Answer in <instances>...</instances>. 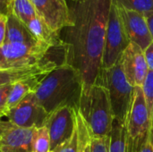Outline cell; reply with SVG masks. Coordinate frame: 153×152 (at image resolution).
<instances>
[{
  "mask_svg": "<svg viewBox=\"0 0 153 152\" xmlns=\"http://www.w3.org/2000/svg\"><path fill=\"white\" fill-rule=\"evenodd\" d=\"M90 144H91V142H90ZM90 144H88L82 152H91V146H90Z\"/></svg>",
  "mask_w": 153,
  "mask_h": 152,
  "instance_id": "4dcf8cb0",
  "label": "cell"
},
{
  "mask_svg": "<svg viewBox=\"0 0 153 152\" xmlns=\"http://www.w3.org/2000/svg\"><path fill=\"white\" fill-rule=\"evenodd\" d=\"M99 85L108 90L115 120L125 124L133 103L134 87L126 78L120 60L112 67L103 69Z\"/></svg>",
  "mask_w": 153,
  "mask_h": 152,
  "instance_id": "277c9868",
  "label": "cell"
},
{
  "mask_svg": "<svg viewBox=\"0 0 153 152\" xmlns=\"http://www.w3.org/2000/svg\"><path fill=\"white\" fill-rule=\"evenodd\" d=\"M8 13L16 17L26 26L31 19L39 15L30 0H11Z\"/></svg>",
  "mask_w": 153,
  "mask_h": 152,
  "instance_id": "ac0fdd59",
  "label": "cell"
},
{
  "mask_svg": "<svg viewBox=\"0 0 153 152\" xmlns=\"http://www.w3.org/2000/svg\"><path fill=\"white\" fill-rule=\"evenodd\" d=\"M35 128H23L5 121L0 140V152H32Z\"/></svg>",
  "mask_w": 153,
  "mask_h": 152,
  "instance_id": "4fadbf2b",
  "label": "cell"
},
{
  "mask_svg": "<svg viewBox=\"0 0 153 152\" xmlns=\"http://www.w3.org/2000/svg\"><path fill=\"white\" fill-rule=\"evenodd\" d=\"M10 1L11 0H0V13L7 15Z\"/></svg>",
  "mask_w": 153,
  "mask_h": 152,
  "instance_id": "83f0119b",
  "label": "cell"
},
{
  "mask_svg": "<svg viewBox=\"0 0 153 152\" xmlns=\"http://www.w3.org/2000/svg\"><path fill=\"white\" fill-rule=\"evenodd\" d=\"M142 89L151 123L150 140L153 142V71L149 70L148 75L142 86Z\"/></svg>",
  "mask_w": 153,
  "mask_h": 152,
  "instance_id": "ffe728a7",
  "label": "cell"
},
{
  "mask_svg": "<svg viewBox=\"0 0 153 152\" xmlns=\"http://www.w3.org/2000/svg\"><path fill=\"white\" fill-rule=\"evenodd\" d=\"M4 125H5V121H0V140H1L2 133L4 129Z\"/></svg>",
  "mask_w": 153,
  "mask_h": 152,
  "instance_id": "f546056e",
  "label": "cell"
},
{
  "mask_svg": "<svg viewBox=\"0 0 153 152\" xmlns=\"http://www.w3.org/2000/svg\"><path fill=\"white\" fill-rule=\"evenodd\" d=\"M51 142V151L60 144L68 141L76 128V109L63 106L50 114L45 123Z\"/></svg>",
  "mask_w": 153,
  "mask_h": 152,
  "instance_id": "ba28073f",
  "label": "cell"
},
{
  "mask_svg": "<svg viewBox=\"0 0 153 152\" xmlns=\"http://www.w3.org/2000/svg\"><path fill=\"white\" fill-rule=\"evenodd\" d=\"M140 152H153V142L150 139L143 144Z\"/></svg>",
  "mask_w": 153,
  "mask_h": 152,
  "instance_id": "f1b7e54d",
  "label": "cell"
},
{
  "mask_svg": "<svg viewBox=\"0 0 153 152\" xmlns=\"http://www.w3.org/2000/svg\"><path fill=\"white\" fill-rule=\"evenodd\" d=\"M57 47L39 41L34 44L4 43L0 47V70L22 68L38 65L46 60L48 55Z\"/></svg>",
  "mask_w": 153,
  "mask_h": 152,
  "instance_id": "5b68a950",
  "label": "cell"
},
{
  "mask_svg": "<svg viewBox=\"0 0 153 152\" xmlns=\"http://www.w3.org/2000/svg\"><path fill=\"white\" fill-rule=\"evenodd\" d=\"M44 77L45 76H38L13 84L5 106V116L7 113L17 106L27 95L35 91L37 86Z\"/></svg>",
  "mask_w": 153,
  "mask_h": 152,
  "instance_id": "e0dca14e",
  "label": "cell"
},
{
  "mask_svg": "<svg viewBox=\"0 0 153 152\" xmlns=\"http://www.w3.org/2000/svg\"><path fill=\"white\" fill-rule=\"evenodd\" d=\"M120 63L128 82L134 87H142L149 73L144 51L137 44L130 42Z\"/></svg>",
  "mask_w": 153,
  "mask_h": 152,
  "instance_id": "30bf717a",
  "label": "cell"
},
{
  "mask_svg": "<svg viewBox=\"0 0 153 152\" xmlns=\"http://www.w3.org/2000/svg\"><path fill=\"white\" fill-rule=\"evenodd\" d=\"M144 16H145L146 21H147L148 27H149V30H150V33H151V36H152V39L153 41V11L152 12H150V13H145Z\"/></svg>",
  "mask_w": 153,
  "mask_h": 152,
  "instance_id": "4316f807",
  "label": "cell"
},
{
  "mask_svg": "<svg viewBox=\"0 0 153 152\" xmlns=\"http://www.w3.org/2000/svg\"><path fill=\"white\" fill-rule=\"evenodd\" d=\"M38 41L30 32L28 27L18 20L13 15L7 14L6 34L4 43H21V44H34Z\"/></svg>",
  "mask_w": 153,
  "mask_h": 152,
  "instance_id": "9a60e30c",
  "label": "cell"
},
{
  "mask_svg": "<svg viewBox=\"0 0 153 152\" xmlns=\"http://www.w3.org/2000/svg\"><path fill=\"white\" fill-rule=\"evenodd\" d=\"M6 22H7V15L0 13V47L4 44L5 41Z\"/></svg>",
  "mask_w": 153,
  "mask_h": 152,
  "instance_id": "d4e9b609",
  "label": "cell"
},
{
  "mask_svg": "<svg viewBox=\"0 0 153 152\" xmlns=\"http://www.w3.org/2000/svg\"><path fill=\"white\" fill-rule=\"evenodd\" d=\"M72 1H74V0H72Z\"/></svg>",
  "mask_w": 153,
  "mask_h": 152,
  "instance_id": "836d02e7",
  "label": "cell"
},
{
  "mask_svg": "<svg viewBox=\"0 0 153 152\" xmlns=\"http://www.w3.org/2000/svg\"><path fill=\"white\" fill-rule=\"evenodd\" d=\"M130 42L119 13L117 4L116 0H111L105 36L102 68L108 69L115 65L121 59Z\"/></svg>",
  "mask_w": 153,
  "mask_h": 152,
  "instance_id": "52a82bcc",
  "label": "cell"
},
{
  "mask_svg": "<svg viewBox=\"0 0 153 152\" xmlns=\"http://www.w3.org/2000/svg\"><path fill=\"white\" fill-rule=\"evenodd\" d=\"M109 136L103 138H91V152H108L109 149Z\"/></svg>",
  "mask_w": 153,
  "mask_h": 152,
  "instance_id": "603a6c76",
  "label": "cell"
},
{
  "mask_svg": "<svg viewBox=\"0 0 153 152\" xmlns=\"http://www.w3.org/2000/svg\"><path fill=\"white\" fill-rule=\"evenodd\" d=\"M82 92V83L78 72L65 63L42 79L34 95L39 104L50 114L63 106L79 110Z\"/></svg>",
  "mask_w": 153,
  "mask_h": 152,
  "instance_id": "7a4b0ae2",
  "label": "cell"
},
{
  "mask_svg": "<svg viewBox=\"0 0 153 152\" xmlns=\"http://www.w3.org/2000/svg\"><path fill=\"white\" fill-rule=\"evenodd\" d=\"M4 116H5V115H4L3 112H1V111H0V121H2L1 119H2L3 117H4Z\"/></svg>",
  "mask_w": 153,
  "mask_h": 152,
  "instance_id": "1f68e13d",
  "label": "cell"
},
{
  "mask_svg": "<svg viewBox=\"0 0 153 152\" xmlns=\"http://www.w3.org/2000/svg\"><path fill=\"white\" fill-rule=\"evenodd\" d=\"M126 125L127 152H140L151 133V123L142 87H134V99Z\"/></svg>",
  "mask_w": 153,
  "mask_h": 152,
  "instance_id": "8992f818",
  "label": "cell"
},
{
  "mask_svg": "<svg viewBox=\"0 0 153 152\" xmlns=\"http://www.w3.org/2000/svg\"><path fill=\"white\" fill-rule=\"evenodd\" d=\"M13 85H6L0 87V111L5 115V106L9 93L11 91Z\"/></svg>",
  "mask_w": 153,
  "mask_h": 152,
  "instance_id": "cb8c5ba5",
  "label": "cell"
},
{
  "mask_svg": "<svg viewBox=\"0 0 153 152\" xmlns=\"http://www.w3.org/2000/svg\"><path fill=\"white\" fill-rule=\"evenodd\" d=\"M117 6L129 40L137 44L144 51L153 42L144 14L127 10L118 4Z\"/></svg>",
  "mask_w": 153,
  "mask_h": 152,
  "instance_id": "8fae6325",
  "label": "cell"
},
{
  "mask_svg": "<svg viewBox=\"0 0 153 152\" xmlns=\"http://www.w3.org/2000/svg\"><path fill=\"white\" fill-rule=\"evenodd\" d=\"M144 55L148 64L149 70L153 71V42L144 50Z\"/></svg>",
  "mask_w": 153,
  "mask_h": 152,
  "instance_id": "484cf974",
  "label": "cell"
},
{
  "mask_svg": "<svg viewBox=\"0 0 153 152\" xmlns=\"http://www.w3.org/2000/svg\"><path fill=\"white\" fill-rule=\"evenodd\" d=\"M108 136L110 138L108 152H127L126 123H119L115 120Z\"/></svg>",
  "mask_w": 153,
  "mask_h": 152,
  "instance_id": "d6986e66",
  "label": "cell"
},
{
  "mask_svg": "<svg viewBox=\"0 0 153 152\" xmlns=\"http://www.w3.org/2000/svg\"><path fill=\"white\" fill-rule=\"evenodd\" d=\"M66 62L60 59L47 58L43 62L28 67L0 70V87L13 85L16 82L38 76H47L59 65Z\"/></svg>",
  "mask_w": 153,
  "mask_h": 152,
  "instance_id": "7c38bea8",
  "label": "cell"
},
{
  "mask_svg": "<svg viewBox=\"0 0 153 152\" xmlns=\"http://www.w3.org/2000/svg\"><path fill=\"white\" fill-rule=\"evenodd\" d=\"M116 2L127 10L143 14L153 11V0H116Z\"/></svg>",
  "mask_w": 153,
  "mask_h": 152,
  "instance_id": "7402d4cb",
  "label": "cell"
},
{
  "mask_svg": "<svg viewBox=\"0 0 153 152\" xmlns=\"http://www.w3.org/2000/svg\"><path fill=\"white\" fill-rule=\"evenodd\" d=\"M61 1H62V3H63L64 4L67 5V2H66V0H61Z\"/></svg>",
  "mask_w": 153,
  "mask_h": 152,
  "instance_id": "d6a6232c",
  "label": "cell"
},
{
  "mask_svg": "<svg viewBox=\"0 0 153 152\" xmlns=\"http://www.w3.org/2000/svg\"><path fill=\"white\" fill-rule=\"evenodd\" d=\"M38 14L46 22L52 30L56 33L68 24V4L65 5L61 0H30Z\"/></svg>",
  "mask_w": 153,
  "mask_h": 152,
  "instance_id": "5bb4252c",
  "label": "cell"
},
{
  "mask_svg": "<svg viewBox=\"0 0 153 152\" xmlns=\"http://www.w3.org/2000/svg\"><path fill=\"white\" fill-rule=\"evenodd\" d=\"M27 27L37 41L44 42L53 47H57L64 44L60 38V34L52 30L39 15H37L31 19L27 24Z\"/></svg>",
  "mask_w": 153,
  "mask_h": 152,
  "instance_id": "2e32d148",
  "label": "cell"
},
{
  "mask_svg": "<svg viewBox=\"0 0 153 152\" xmlns=\"http://www.w3.org/2000/svg\"><path fill=\"white\" fill-rule=\"evenodd\" d=\"M69 22L61 30L66 64L79 73L82 97L99 84L102 68L107 23L111 0H70ZM81 97V98H82Z\"/></svg>",
  "mask_w": 153,
  "mask_h": 152,
  "instance_id": "6da1fadb",
  "label": "cell"
},
{
  "mask_svg": "<svg viewBox=\"0 0 153 152\" xmlns=\"http://www.w3.org/2000/svg\"><path fill=\"white\" fill-rule=\"evenodd\" d=\"M48 116V114L39 104L32 92L11 109L5 117L10 123L20 127L39 128L45 125Z\"/></svg>",
  "mask_w": 153,
  "mask_h": 152,
  "instance_id": "9c48e42d",
  "label": "cell"
},
{
  "mask_svg": "<svg viewBox=\"0 0 153 152\" xmlns=\"http://www.w3.org/2000/svg\"><path fill=\"white\" fill-rule=\"evenodd\" d=\"M32 152H51L50 136L45 125L39 128H35L34 130Z\"/></svg>",
  "mask_w": 153,
  "mask_h": 152,
  "instance_id": "44dd1931",
  "label": "cell"
},
{
  "mask_svg": "<svg viewBox=\"0 0 153 152\" xmlns=\"http://www.w3.org/2000/svg\"><path fill=\"white\" fill-rule=\"evenodd\" d=\"M79 111L85 120L91 138L98 139L109 135L115 116L105 87L93 85L87 95L81 98Z\"/></svg>",
  "mask_w": 153,
  "mask_h": 152,
  "instance_id": "3957f363",
  "label": "cell"
}]
</instances>
